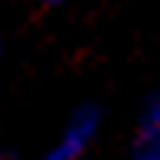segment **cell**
Listing matches in <instances>:
<instances>
[{"label": "cell", "mask_w": 160, "mask_h": 160, "mask_svg": "<svg viewBox=\"0 0 160 160\" xmlns=\"http://www.w3.org/2000/svg\"><path fill=\"white\" fill-rule=\"evenodd\" d=\"M121 160H160V134H137Z\"/></svg>", "instance_id": "2"}, {"label": "cell", "mask_w": 160, "mask_h": 160, "mask_svg": "<svg viewBox=\"0 0 160 160\" xmlns=\"http://www.w3.org/2000/svg\"><path fill=\"white\" fill-rule=\"evenodd\" d=\"M0 160H17V157H10V154H0Z\"/></svg>", "instance_id": "5"}, {"label": "cell", "mask_w": 160, "mask_h": 160, "mask_svg": "<svg viewBox=\"0 0 160 160\" xmlns=\"http://www.w3.org/2000/svg\"><path fill=\"white\" fill-rule=\"evenodd\" d=\"M0 52H3V39H0Z\"/></svg>", "instance_id": "6"}, {"label": "cell", "mask_w": 160, "mask_h": 160, "mask_svg": "<svg viewBox=\"0 0 160 160\" xmlns=\"http://www.w3.org/2000/svg\"><path fill=\"white\" fill-rule=\"evenodd\" d=\"M46 7H72V3H78V0H42Z\"/></svg>", "instance_id": "4"}, {"label": "cell", "mask_w": 160, "mask_h": 160, "mask_svg": "<svg viewBox=\"0 0 160 160\" xmlns=\"http://www.w3.org/2000/svg\"><path fill=\"white\" fill-rule=\"evenodd\" d=\"M101 124H105V111L98 105H78L62 121V128L52 137V144L36 160H85L88 150L95 147L98 134H101Z\"/></svg>", "instance_id": "1"}, {"label": "cell", "mask_w": 160, "mask_h": 160, "mask_svg": "<svg viewBox=\"0 0 160 160\" xmlns=\"http://www.w3.org/2000/svg\"><path fill=\"white\" fill-rule=\"evenodd\" d=\"M137 134H160V88L144 98V108L137 114Z\"/></svg>", "instance_id": "3"}]
</instances>
